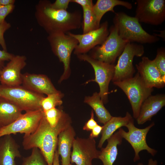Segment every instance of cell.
<instances>
[{"instance_id": "obj_42", "label": "cell", "mask_w": 165, "mask_h": 165, "mask_svg": "<svg viewBox=\"0 0 165 165\" xmlns=\"http://www.w3.org/2000/svg\"><path fill=\"white\" fill-rule=\"evenodd\" d=\"M69 165H72V164H70Z\"/></svg>"}, {"instance_id": "obj_6", "label": "cell", "mask_w": 165, "mask_h": 165, "mask_svg": "<svg viewBox=\"0 0 165 165\" xmlns=\"http://www.w3.org/2000/svg\"><path fill=\"white\" fill-rule=\"evenodd\" d=\"M113 83L120 88L127 95L131 106L133 117L136 119L142 103L151 95L153 88H148L146 86L138 72L132 77Z\"/></svg>"}, {"instance_id": "obj_19", "label": "cell", "mask_w": 165, "mask_h": 165, "mask_svg": "<svg viewBox=\"0 0 165 165\" xmlns=\"http://www.w3.org/2000/svg\"><path fill=\"white\" fill-rule=\"evenodd\" d=\"M0 140V165H16L15 159L21 157L19 146L11 135Z\"/></svg>"}, {"instance_id": "obj_34", "label": "cell", "mask_w": 165, "mask_h": 165, "mask_svg": "<svg viewBox=\"0 0 165 165\" xmlns=\"http://www.w3.org/2000/svg\"><path fill=\"white\" fill-rule=\"evenodd\" d=\"M14 56L7 51L0 50V68L2 69L5 66V61H9Z\"/></svg>"}, {"instance_id": "obj_32", "label": "cell", "mask_w": 165, "mask_h": 165, "mask_svg": "<svg viewBox=\"0 0 165 165\" xmlns=\"http://www.w3.org/2000/svg\"><path fill=\"white\" fill-rule=\"evenodd\" d=\"M14 7V5L6 6L0 5V24L5 21L6 17L12 12Z\"/></svg>"}, {"instance_id": "obj_13", "label": "cell", "mask_w": 165, "mask_h": 165, "mask_svg": "<svg viewBox=\"0 0 165 165\" xmlns=\"http://www.w3.org/2000/svg\"><path fill=\"white\" fill-rule=\"evenodd\" d=\"M77 40L78 44L74 50L77 55L86 53L95 46L101 45L109 34L107 21L100 24L99 27L82 34H76L69 32L66 33Z\"/></svg>"}, {"instance_id": "obj_40", "label": "cell", "mask_w": 165, "mask_h": 165, "mask_svg": "<svg viewBox=\"0 0 165 165\" xmlns=\"http://www.w3.org/2000/svg\"><path fill=\"white\" fill-rule=\"evenodd\" d=\"M158 164L157 161L156 160H153L151 158L149 160L148 165H157ZM137 165H143L142 163H138Z\"/></svg>"}, {"instance_id": "obj_35", "label": "cell", "mask_w": 165, "mask_h": 165, "mask_svg": "<svg viewBox=\"0 0 165 165\" xmlns=\"http://www.w3.org/2000/svg\"><path fill=\"white\" fill-rule=\"evenodd\" d=\"M97 125V122L94 119V111L92 110L91 113V117L85 123L83 128V130L86 131L91 130Z\"/></svg>"}, {"instance_id": "obj_36", "label": "cell", "mask_w": 165, "mask_h": 165, "mask_svg": "<svg viewBox=\"0 0 165 165\" xmlns=\"http://www.w3.org/2000/svg\"><path fill=\"white\" fill-rule=\"evenodd\" d=\"M71 2L75 3L80 5L82 8L92 7L94 5L92 0H71Z\"/></svg>"}, {"instance_id": "obj_20", "label": "cell", "mask_w": 165, "mask_h": 165, "mask_svg": "<svg viewBox=\"0 0 165 165\" xmlns=\"http://www.w3.org/2000/svg\"><path fill=\"white\" fill-rule=\"evenodd\" d=\"M75 136V131L71 125L63 130L58 135L57 150L61 157L62 165L70 164L71 149Z\"/></svg>"}, {"instance_id": "obj_24", "label": "cell", "mask_w": 165, "mask_h": 165, "mask_svg": "<svg viewBox=\"0 0 165 165\" xmlns=\"http://www.w3.org/2000/svg\"><path fill=\"white\" fill-rule=\"evenodd\" d=\"M117 6L124 7L130 9L132 8L131 3L120 0H97L94 5L93 9L96 16L98 23L100 24L101 20L104 15L107 12L111 11L114 13V7Z\"/></svg>"}, {"instance_id": "obj_14", "label": "cell", "mask_w": 165, "mask_h": 165, "mask_svg": "<svg viewBox=\"0 0 165 165\" xmlns=\"http://www.w3.org/2000/svg\"><path fill=\"white\" fill-rule=\"evenodd\" d=\"M72 147L70 159L72 163L76 165H92V160L98 159L100 151L96 148L94 138L77 137L74 140Z\"/></svg>"}, {"instance_id": "obj_28", "label": "cell", "mask_w": 165, "mask_h": 165, "mask_svg": "<svg viewBox=\"0 0 165 165\" xmlns=\"http://www.w3.org/2000/svg\"><path fill=\"white\" fill-rule=\"evenodd\" d=\"M22 160L21 165H46L43 155L37 148H32L31 155L23 158Z\"/></svg>"}, {"instance_id": "obj_15", "label": "cell", "mask_w": 165, "mask_h": 165, "mask_svg": "<svg viewBox=\"0 0 165 165\" xmlns=\"http://www.w3.org/2000/svg\"><path fill=\"white\" fill-rule=\"evenodd\" d=\"M136 67L141 78L147 87L160 88L164 86L165 80L162 78L153 60L143 57Z\"/></svg>"}, {"instance_id": "obj_9", "label": "cell", "mask_w": 165, "mask_h": 165, "mask_svg": "<svg viewBox=\"0 0 165 165\" xmlns=\"http://www.w3.org/2000/svg\"><path fill=\"white\" fill-rule=\"evenodd\" d=\"M77 56L80 60L87 61L92 67L94 71L95 78L88 82H95L98 84L100 88L99 94L101 98L104 103H106L109 93V85L114 75L115 65L94 59L86 54Z\"/></svg>"}, {"instance_id": "obj_21", "label": "cell", "mask_w": 165, "mask_h": 165, "mask_svg": "<svg viewBox=\"0 0 165 165\" xmlns=\"http://www.w3.org/2000/svg\"><path fill=\"white\" fill-rule=\"evenodd\" d=\"M122 139L118 131L107 140V145L105 148H101L98 157L103 165H113L118 154L117 145L122 143Z\"/></svg>"}, {"instance_id": "obj_29", "label": "cell", "mask_w": 165, "mask_h": 165, "mask_svg": "<svg viewBox=\"0 0 165 165\" xmlns=\"http://www.w3.org/2000/svg\"><path fill=\"white\" fill-rule=\"evenodd\" d=\"M43 112L46 120L50 125L53 127L57 126L65 113L62 109L56 108L43 111Z\"/></svg>"}, {"instance_id": "obj_26", "label": "cell", "mask_w": 165, "mask_h": 165, "mask_svg": "<svg viewBox=\"0 0 165 165\" xmlns=\"http://www.w3.org/2000/svg\"><path fill=\"white\" fill-rule=\"evenodd\" d=\"M93 7L82 8L83 13L82 25V34L97 29L100 26V24L98 23Z\"/></svg>"}, {"instance_id": "obj_25", "label": "cell", "mask_w": 165, "mask_h": 165, "mask_svg": "<svg viewBox=\"0 0 165 165\" xmlns=\"http://www.w3.org/2000/svg\"><path fill=\"white\" fill-rule=\"evenodd\" d=\"M84 102L94 111L99 122L104 124L112 117L104 106L99 93L96 92L92 96L86 97Z\"/></svg>"}, {"instance_id": "obj_38", "label": "cell", "mask_w": 165, "mask_h": 165, "mask_svg": "<svg viewBox=\"0 0 165 165\" xmlns=\"http://www.w3.org/2000/svg\"><path fill=\"white\" fill-rule=\"evenodd\" d=\"M59 155L56 149L55 151L54 156L53 165H60L59 161Z\"/></svg>"}, {"instance_id": "obj_2", "label": "cell", "mask_w": 165, "mask_h": 165, "mask_svg": "<svg viewBox=\"0 0 165 165\" xmlns=\"http://www.w3.org/2000/svg\"><path fill=\"white\" fill-rule=\"evenodd\" d=\"M51 3L49 0L40 1L35 13L38 24L48 35L59 32L66 34L80 28L82 17L80 11L56 9L51 7Z\"/></svg>"}, {"instance_id": "obj_11", "label": "cell", "mask_w": 165, "mask_h": 165, "mask_svg": "<svg viewBox=\"0 0 165 165\" xmlns=\"http://www.w3.org/2000/svg\"><path fill=\"white\" fill-rule=\"evenodd\" d=\"M154 125V123L153 122L145 128L139 129L134 126V120H133L126 126L128 129V132H126L121 128L119 129L118 131L122 137L131 145L134 150L135 155L133 160L134 162L140 159L139 154L141 151L147 150L153 156L156 154L157 151L150 147L146 141L147 135L151 128Z\"/></svg>"}, {"instance_id": "obj_16", "label": "cell", "mask_w": 165, "mask_h": 165, "mask_svg": "<svg viewBox=\"0 0 165 165\" xmlns=\"http://www.w3.org/2000/svg\"><path fill=\"white\" fill-rule=\"evenodd\" d=\"M24 55H14L2 70L0 82L2 85L14 86L22 83L21 70L26 65Z\"/></svg>"}, {"instance_id": "obj_17", "label": "cell", "mask_w": 165, "mask_h": 165, "mask_svg": "<svg viewBox=\"0 0 165 165\" xmlns=\"http://www.w3.org/2000/svg\"><path fill=\"white\" fill-rule=\"evenodd\" d=\"M21 78L23 86L35 93L48 95L59 91L46 75L26 73Z\"/></svg>"}, {"instance_id": "obj_8", "label": "cell", "mask_w": 165, "mask_h": 165, "mask_svg": "<svg viewBox=\"0 0 165 165\" xmlns=\"http://www.w3.org/2000/svg\"><path fill=\"white\" fill-rule=\"evenodd\" d=\"M144 52V48L142 45L128 42L115 65L114 74L112 80L113 82L132 77L135 72L133 64L134 58L142 56Z\"/></svg>"}, {"instance_id": "obj_41", "label": "cell", "mask_w": 165, "mask_h": 165, "mask_svg": "<svg viewBox=\"0 0 165 165\" xmlns=\"http://www.w3.org/2000/svg\"><path fill=\"white\" fill-rule=\"evenodd\" d=\"M2 69L0 68V81L1 80V71H2Z\"/></svg>"}, {"instance_id": "obj_1", "label": "cell", "mask_w": 165, "mask_h": 165, "mask_svg": "<svg viewBox=\"0 0 165 165\" xmlns=\"http://www.w3.org/2000/svg\"><path fill=\"white\" fill-rule=\"evenodd\" d=\"M71 120L65 113L57 126L51 127L45 118L42 117L35 131L31 134L24 135L22 145L25 150L34 148L39 149L47 165H53V157L57 146L59 134L71 125Z\"/></svg>"}, {"instance_id": "obj_30", "label": "cell", "mask_w": 165, "mask_h": 165, "mask_svg": "<svg viewBox=\"0 0 165 165\" xmlns=\"http://www.w3.org/2000/svg\"><path fill=\"white\" fill-rule=\"evenodd\" d=\"M163 79L165 80V50L164 47L158 48L155 58L153 60Z\"/></svg>"}, {"instance_id": "obj_31", "label": "cell", "mask_w": 165, "mask_h": 165, "mask_svg": "<svg viewBox=\"0 0 165 165\" xmlns=\"http://www.w3.org/2000/svg\"><path fill=\"white\" fill-rule=\"evenodd\" d=\"M9 23L5 21L0 24V45L3 49V50L7 51V47L4 37L5 32L11 27Z\"/></svg>"}, {"instance_id": "obj_4", "label": "cell", "mask_w": 165, "mask_h": 165, "mask_svg": "<svg viewBox=\"0 0 165 165\" xmlns=\"http://www.w3.org/2000/svg\"><path fill=\"white\" fill-rule=\"evenodd\" d=\"M0 97L9 101L22 111L26 112L42 109L40 102L44 97L20 86L0 85Z\"/></svg>"}, {"instance_id": "obj_3", "label": "cell", "mask_w": 165, "mask_h": 165, "mask_svg": "<svg viewBox=\"0 0 165 165\" xmlns=\"http://www.w3.org/2000/svg\"><path fill=\"white\" fill-rule=\"evenodd\" d=\"M113 19L119 36L128 42H137L141 44H152L158 42L159 38L151 35L143 28L138 20L125 13H115Z\"/></svg>"}, {"instance_id": "obj_7", "label": "cell", "mask_w": 165, "mask_h": 165, "mask_svg": "<svg viewBox=\"0 0 165 165\" xmlns=\"http://www.w3.org/2000/svg\"><path fill=\"white\" fill-rule=\"evenodd\" d=\"M109 34L104 42L90 50L93 59L106 63L114 64L117 57L123 51L128 42L119 35L117 29L113 25L109 29Z\"/></svg>"}, {"instance_id": "obj_23", "label": "cell", "mask_w": 165, "mask_h": 165, "mask_svg": "<svg viewBox=\"0 0 165 165\" xmlns=\"http://www.w3.org/2000/svg\"><path fill=\"white\" fill-rule=\"evenodd\" d=\"M22 111L14 104L0 97V129L14 122L22 114Z\"/></svg>"}, {"instance_id": "obj_27", "label": "cell", "mask_w": 165, "mask_h": 165, "mask_svg": "<svg viewBox=\"0 0 165 165\" xmlns=\"http://www.w3.org/2000/svg\"><path fill=\"white\" fill-rule=\"evenodd\" d=\"M63 94L60 91L47 95L44 97L40 102V105L43 111H45L57 106L61 105L63 101Z\"/></svg>"}, {"instance_id": "obj_18", "label": "cell", "mask_w": 165, "mask_h": 165, "mask_svg": "<svg viewBox=\"0 0 165 165\" xmlns=\"http://www.w3.org/2000/svg\"><path fill=\"white\" fill-rule=\"evenodd\" d=\"M165 105V95L158 94L150 95L142 103L139 115L136 119L137 123L142 125L151 120Z\"/></svg>"}, {"instance_id": "obj_5", "label": "cell", "mask_w": 165, "mask_h": 165, "mask_svg": "<svg viewBox=\"0 0 165 165\" xmlns=\"http://www.w3.org/2000/svg\"><path fill=\"white\" fill-rule=\"evenodd\" d=\"M47 39L53 53L64 65V72L59 81L61 82L67 79L70 74L71 54L78 42L72 36L61 32L49 35Z\"/></svg>"}, {"instance_id": "obj_37", "label": "cell", "mask_w": 165, "mask_h": 165, "mask_svg": "<svg viewBox=\"0 0 165 165\" xmlns=\"http://www.w3.org/2000/svg\"><path fill=\"white\" fill-rule=\"evenodd\" d=\"M103 128V126H101L98 125H97L91 130V132L89 137L92 138L98 137L101 133Z\"/></svg>"}, {"instance_id": "obj_33", "label": "cell", "mask_w": 165, "mask_h": 165, "mask_svg": "<svg viewBox=\"0 0 165 165\" xmlns=\"http://www.w3.org/2000/svg\"><path fill=\"white\" fill-rule=\"evenodd\" d=\"M71 0H56L53 3H51V7L57 10H67Z\"/></svg>"}, {"instance_id": "obj_12", "label": "cell", "mask_w": 165, "mask_h": 165, "mask_svg": "<svg viewBox=\"0 0 165 165\" xmlns=\"http://www.w3.org/2000/svg\"><path fill=\"white\" fill-rule=\"evenodd\" d=\"M43 115L42 109L26 112L11 124L0 128V137L17 133L31 134L37 128Z\"/></svg>"}, {"instance_id": "obj_39", "label": "cell", "mask_w": 165, "mask_h": 165, "mask_svg": "<svg viewBox=\"0 0 165 165\" xmlns=\"http://www.w3.org/2000/svg\"><path fill=\"white\" fill-rule=\"evenodd\" d=\"M15 2L14 0H0V5L6 6L14 5Z\"/></svg>"}, {"instance_id": "obj_22", "label": "cell", "mask_w": 165, "mask_h": 165, "mask_svg": "<svg viewBox=\"0 0 165 165\" xmlns=\"http://www.w3.org/2000/svg\"><path fill=\"white\" fill-rule=\"evenodd\" d=\"M133 120L132 117L128 112H127L125 116L123 117L112 116L103 126L101 136L98 147L101 148L105 141L110 138L117 129L122 127H126Z\"/></svg>"}, {"instance_id": "obj_10", "label": "cell", "mask_w": 165, "mask_h": 165, "mask_svg": "<svg viewBox=\"0 0 165 165\" xmlns=\"http://www.w3.org/2000/svg\"><path fill=\"white\" fill-rule=\"evenodd\" d=\"M134 17L139 22L154 25L161 24L165 20V0H137Z\"/></svg>"}]
</instances>
